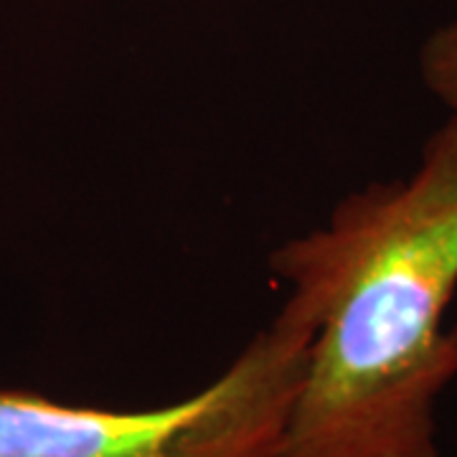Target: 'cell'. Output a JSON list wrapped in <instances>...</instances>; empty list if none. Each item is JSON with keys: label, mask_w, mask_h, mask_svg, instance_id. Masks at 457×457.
<instances>
[{"label": "cell", "mask_w": 457, "mask_h": 457, "mask_svg": "<svg viewBox=\"0 0 457 457\" xmlns=\"http://www.w3.org/2000/svg\"><path fill=\"white\" fill-rule=\"evenodd\" d=\"M312 338L275 457H442L457 381V114L407 179L376 180L270 254Z\"/></svg>", "instance_id": "obj_1"}, {"label": "cell", "mask_w": 457, "mask_h": 457, "mask_svg": "<svg viewBox=\"0 0 457 457\" xmlns=\"http://www.w3.org/2000/svg\"><path fill=\"white\" fill-rule=\"evenodd\" d=\"M417 64L427 92L447 112L457 114V21H447L427 36Z\"/></svg>", "instance_id": "obj_3"}, {"label": "cell", "mask_w": 457, "mask_h": 457, "mask_svg": "<svg viewBox=\"0 0 457 457\" xmlns=\"http://www.w3.org/2000/svg\"><path fill=\"white\" fill-rule=\"evenodd\" d=\"M295 300L204 389L153 409L0 389V457H275L312 338Z\"/></svg>", "instance_id": "obj_2"}]
</instances>
